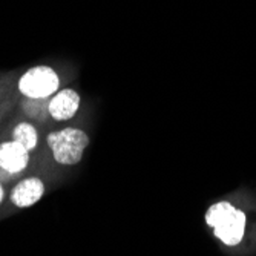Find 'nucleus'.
Here are the masks:
<instances>
[{"label": "nucleus", "mask_w": 256, "mask_h": 256, "mask_svg": "<svg viewBox=\"0 0 256 256\" xmlns=\"http://www.w3.org/2000/svg\"><path fill=\"white\" fill-rule=\"evenodd\" d=\"M207 224L214 227L215 236L226 246H236L246 232V215L230 202H216L206 214Z\"/></svg>", "instance_id": "obj_1"}, {"label": "nucleus", "mask_w": 256, "mask_h": 256, "mask_svg": "<svg viewBox=\"0 0 256 256\" xmlns=\"http://www.w3.org/2000/svg\"><path fill=\"white\" fill-rule=\"evenodd\" d=\"M46 144L51 148L58 164L74 166L82 161L84 149L89 146V136L82 129L64 128L46 136Z\"/></svg>", "instance_id": "obj_2"}, {"label": "nucleus", "mask_w": 256, "mask_h": 256, "mask_svg": "<svg viewBox=\"0 0 256 256\" xmlns=\"http://www.w3.org/2000/svg\"><path fill=\"white\" fill-rule=\"evenodd\" d=\"M58 86L60 78L50 66H34L18 80V90L26 98H50Z\"/></svg>", "instance_id": "obj_3"}, {"label": "nucleus", "mask_w": 256, "mask_h": 256, "mask_svg": "<svg viewBox=\"0 0 256 256\" xmlns=\"http://www.w3.org/2000/svg\"><path fill=\"white\" fill-rule=\"evenodd\" d=\"M30 162V150L17 142H5L0 144V168L10 174L18 175Z\"/></svg>", "instance_id": "obj_4"}, {"label": "nucleus", "mask_w": 256, "mask_h": 256, "mask_svg": "<svg viewBox=\"0 0 256 256\" xmlns=\"http://www.w3.org/2000/svg\"><path fill=\"white\" fill-rule=\"evenodd\" d=\"M80 108V96L74 89H62L50 100V117L57 122L72 118Z\"/></svg>", "instance_id": "obj_5"}, {"label": "nucleus", "mask_w": 256, "mask_h": 256, "mask_svg": "<svg viewBox=\"0 0 256 256\" xmlns=\"http://www.w3.org/2000/svg\"><path fill=\"white\" fill-rule=\"evenodd\" d=\"M44 194V184L37 176H30L22 180L11 192V202L16 207L25 208L31 207L42 200Z\"/></svg>", "instance_id": "obj_6"}, {"label": "nucleus", "mask_w": 256, "mask_h": 256, "mask_svg": "<svg viewBox=\"0 0 256 256\" xmlns=\"http://www.w3.org/2000/svg\"><path fill=\"white\" fill-rule=\"evenodd\" d=\"M12 142L20 143L28 150H34L38 144V132L31 123H18L12 130Z\"/></svg>", "instance_id": "obj_7"}, {"label": "nucleus", "mask_w": 256, "mask_h": 256, "mask_svg": "<svg viewBox=\"0 0 256 256\" xmlns=\"http://www.w3.org/2000/svg\"><path fill=\"white\" fill-rule=\"evenodd\" d=\"M22 109L30 118L44 120L50 115V98H25Z\"/></svg>", "instance_id": "obj_8"}, {"label": "nucleus", "mask_w": 256, "mask_h": 256, "mask_svg": "<svg viewBox=\"0 0 256 256\" xmlns=\"http://www.w3.org/2000/svg\"><path fill=\"white\" fill-rule=\"evenodd\" d=\"M17 175H14V174H10L8 170H5V169H2L0 168V182L2 181H10V180H14Z\"/></svg>", "instance_id": "obj_9"}, {"label": "nucleus", "mask_w": 256, "mask_h": 256, "mask_svg": "<svg viewBox=\"0 0 256 256\" xmlns=\"http://www.w3.org/2000/svg\"><path fill=\"white\" fill-rule=\"evenodd\" d=\"M4 196H5V190L2 188V182H0V204H2V201H4Z\"/></svg>", "instance_id": "obj_10"}]
</instances>
